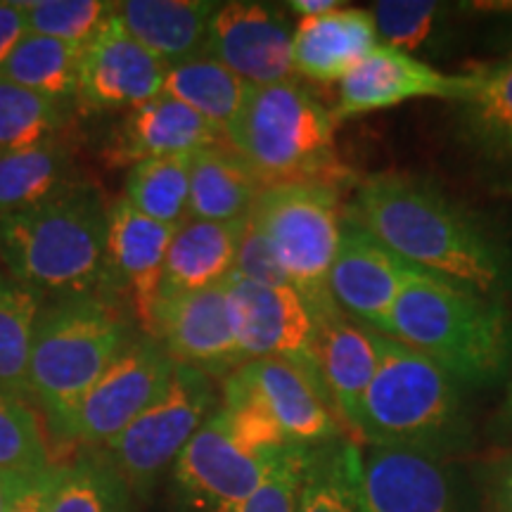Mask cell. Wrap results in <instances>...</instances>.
I'll use <instances>...</instances> for the list:
<instances>
[{"label":"cell","mask_w":512,"mask_h":512,"mask_svg":"<svg viewBox=\"0 0 512 512\" xmlns=\"http://www.w3.org/2000/svg\"><path fill=\"white\" fill-rule=\"evenodd\" d=\"M344 216L420 271L491 302L503 304L512 294L508 242L477 211L427 178H361Z\"/></svg>","instance_id":"cell-1"},{"label":"cell","mask_w":512,"mask_h":512,"mask_svg":"<svg viewBox=\"0 0 512 512\" xmlns=\"http://www.w3.org/2000/svg\"><path fill=\"white\" fill-rule=\"evenodd\" d=\"M380 361L358 408L356 439L456 460L475 448L467 389L408 344L377 335Z\"/></svg>","instance_id":"cell-2"},{"label":"cell","mask_w":512,"mask_h":512,"mask_svg":"<svg viewBox=\"0 0 512 512\" xmlns=\"http://www.w3.org/2000/svg\"><path fill=\"white\" fill-rule=\"evenodd\" d=\"M107 211L93 183L76 181L3 216L0 259L10 278L43 299L107 294Z\"/></svg>","instance_id":"cell-3"},{"label":"cell","mask_w":512,"mask_h":512,"mask_svg":"<svg viewBox=\"0 0 512 512\" xmlns=\"http://www.w3.org/2000/svg\"><path fill=\"white\" fill-rule=\"evenodd\" d=\"M387 337L430 356L465 389L494 387L508 373L512 320L505 304L425 271L401 290Z\"/></svg>","instance_id":"cell-4"},{"label":"cell","mask_w":512,"mask_h":512,"mask_svg":"<svg viewBox=\"0 0 512 512\" xmlns=\"http://www.w3.org/2000/svg\"><path fill=\"white\" fill-rule=\"evenodd\" d=\"M337 121L297 81L256 86L228 131V143L245 159L261 188L328 185L342 192L361 181L335 150Z\"/></svg>","instance_id":"cell-5"},{"label":"cell","mask_w":512,"mask_h":512,"mask_svg":"<svg viewBox=\"0 0 512 512\" xmlns=\"http://www.w3.org/2000/svg\"><path fill=\"white\" fill-rule=\"evenodd\" d=\"M133 342L131 320L107 294L55 299L36 320L31 347V399L50 430L69 439L72 420L93 384Z\"/></svg>","instance_id":"cell-6"},{"label":"cell","mask_w":512,"mask_h":512,"mask_svg":"<svg viewBox=\"0 0 512 512\" xmlns=\"http://www.w3.org/2000/svg\"><path fill=\"white\" fill-rule=\"evenodd\" d=\"M249 221L271 245L313 318L335 311L328 280L342 238V192L328 185L266 188L254 202Z\"/></svg>","instance_id":"cell-7"},{"label":"cell","mask_w":512,"mask_h":512,"mask_svg":"<svg viewBox=\"0 0 512 512\" xmlns=\"http://www.w3.org/2000/svg\"><path fill=\"white\" fill-rule=\"evenodd\" d=\"M219 408L214 380L176 363L164 394L105 446V460L128 489L147 491Z\"/></svg>","instance_id":"cell-8"},{"label":"cell","mask_w":512,"mask_h":512,"mask_svg":"<svg viewBox=\"0 0 512 512\" xmlns=\"http://www.w3.org/2000/svg\"><path fill=\"white\" fill-rule=\"evenodd\" d=\"M361 512H475V491L456 460L361 444L356 472Z\"/></svg>","instance_id":"cell-9"},{"label":"cell","mask_w":512,"mask_h":512,"mask_svg":"<svg viewBox=\"0 0 512 512\" xmlns=\"http://www.w3.org/2000/svg\"><path fill=\"white\" fill-rule=\"evenodd\" d=\"M283 451H252L214 413L176 458L178 503L185 512H238Z\"/></svg>","instance_id":"cell-10"},{"label":"cell","mask_w":512,"mask_h":512,"mask_svg":"<svg viewBox=\"0 0 512 512\" xmlns=\"http://www.w3.org/2000/svg\"><path fill=\"white\" fill-rule=\"evenodd\" d=\"M176 361L152 337L133 339L81 401L69 439L107 446L155 403L174 377Z\"/></svg>","instance_id":"cell-11"},{"label":"cell","mask_w":512,"mask_h":512,"mask_svg":"<svg viewBox=\"0 0 512 512\" xmlns=\"http://www.w3.org/2000/svg\"><path fill=\"white\" fill-rule=\"evenodd\" d=\"M147 337L181 366L226 380L245 366L226 283L209 290L157 297Z\"/></svg>","instance_id":"cell-12"},{"label":"cell","mask_w":512,"mask_h":512,"mask_svg":"<svg viewBox=\"0 0 512 512\" xmlns=\"http://www.w3.org/2000/svg\"><path fill=\"white\" fill-rule=\"evenodd\" d=\"M294 27L271 3H219L204 55L219 60L249 86L294 81Z\"/></svg>","instance_id":"cell-13"},{"label":"cell","mask_w":512,"mask_h":512,"mask_svg":"<svg viewBox=\"0 0 512 512\" xmlns=\"http://www.w3.org/2000/svg\"><path fill=\"white\" fill-rule=\"evenodd\" d=\"M420 268L408 264L368 230L344 216L342 238L330 268V297L344 316L387 335L389 313Z\"/></svg>","instance_id":"cell-14"},{"label":"cell","mask_w":512,"mask_h":512,"mask_svg":"<svg viewBox=\"0 0 512 512\" xmlns=\"http://www.w3.org/2000/svg\"><path fill=\"white\" fill-rule=\"evenodd\" d=\"M226 290L235 335L247 363L256 358H287L318 368L316 318L292 285H256L233 273L226 280Z\"/></svg>","instance_id":"cell-15"},{"label":"cell","mask_w":512,"mask_h":512,"mask_svg":"<svg viewBox=\"0 0 512 512\" xmlns=\"http://www.w3.org/2000/svg\"><path fill=\"white\" fill-rule=\"evenodd\" d=\"M472 74H446L401 50L377 46L339 81L332 117L342 121L392 110L408 100L439 98L456 102L470 91Z\"/></svg>","instance_id":"cell-16"},{"label":"cell","mask_w":512,"mask_h":512,"mask_svg":"<svg viewBox=\"0 0 512 512\" xmlns=\"http://www.w3.org/2000/svg\"><path fill=\"white\" fill-rule=\"evenodd\" d=\"M166 67L114 15L81 50L76 100L88 112H128L162 95Z\"/></svg>","instance_id":"cell-17"},{"label":"cell","mask_w":512,"mask_h":512,"mask_svg":"<svg viewBox=\"0 0 512 512\" xmlns=\"http://www.w3.org/2000/svg\"><path fill=\"white\" fill-rule=\"evenodd\" d=\"M240 375L292 444L320 446L349 439L318 368L287 358H256L240 368Z\"/></svg>","instance_id":"cell-18"},{"label":"cell","mask_w":512,"mask_h":512,"mask_svg":"<svg viewBox=\"0 0 512 512\" xmlns=\"http://www.w3.org/2000/svg\"><path fill=\"white\" fill-rule=\"evenodd\" d=\"M178 226L152 221L124 200L107 211V294L126 297L133 318L150 332L166 252Z\"/></svg>","instance_id":"cell-19"},{"label":"cell","mask_w":512,"mask_h":512,"mask_svg":"<svg viewBox=\"0 0 512 512\" xmlns=\"http://www.w3.org/2000/svg\"><path fill=\"white\" fill-rule=\"evenodd\" d=\"M226 143L228 133L223 128L162 93L124 114L107 143L105 157L110 164H138L145 159L195 155Z\"/></svg>","instance_id":"cell-20"},{"label":"cell","mask_w":512,"mask_h":512,"mask_svg":"<svg viewBox=\"0 0 512 512\" xmlns=\"http://www.w3.org/2000/svg\"><path fill=\"white\" fill-rule=\"evenodd\" d=\"M470 74V91L451 102L460 143L486 169L512 178V55Z\"/></svg>","instance_id":"cell-21"},{"label":"cell","mask_w":512,"mask_h":512,"mask_svg":"<svg viewBox=\"0 0 512 512\" xmlns=\"http://www.w3.org/2000/svg\"><path fill=\"white\" fill-rule=\"evenodd\" d=\"M316 332L320 377L349 439L358 441V408L380 361V347H377L380 332L356 323L339 309L316 318Z\"/></svg>","instance_id":"cell-22"},{"label":"cell","mask_w":512,"mask_h":512,"mask_svg":"<svg viewBox=\"0 0 512 512\" xmlns=\"http://www.w3.org/2000/svg\"><path fill=\"white\" fill-rule=\"evenodd\" d=\"M377 46L370 10L339 8L302 17L294 27V72L316 83L342 81Z\"/></svg>","instance_id":"cell-23"},{"label":"cell","mask_w":512,"mask_h":512,"mask_svg":"<svg viewBox=\"0 0 512 512\" xmlns=\"http://www.w3.org/2000/svg\"><path fill=\"white\" fill-rule=\"evenodd\" d=\"M247 219L216 223L185 219L166 252L159 297L219 287L235 271Z\"/></svg>","instance_id":"cell-24"},{"label":"cell","mask_w":512,"mask_h":512,"mask_svg":"<svg viewBox=\"0 0 512 512\" xmlns=\"http://www.w3.org/2000/svg\"><path fill=\"white\" fill-rule=\"evenodd\" d=\"M219 3L207 0H126L117 3L124 29L166 69L204 55Z\"/></svg>","instance_id":"cell-25"},{"label":"cell","mask_w":512,"mask_h":512,"mask_svg":"<svg viewBox=\"0 0 512 512\" xmlns=\"http://www.w3.org/2000/svg\"><path fill=\"white\" fill-rule=\"evenodd\" d=\"M261 192V183L230 143L192 155L190 219L216 223L247 219Z\"/></svg>","instance_id":"cell-26"},{"label":"cell","mask_w":512,"mask_h":512,"mask_svg":"<svg viewBox=\"0 0 512 512\" xmlns=\"http://www.w3.org/2000/svg\"><path fill=\"white\" fill-rule=\"evenodd\" d=\"M252 88L219 60L200 55L166 69L162 93L188 105L228 133L240 117Z\"/></svg>","instance_id":"cell-27"},{"label":"cell","mask_w":512,"mask_h":512,"mask_svg":"<svg viewBox=\"0 0 512 512\" xmlns=\"http://www.w3.org/2000/svg\"><path fill=\"white\" fill-rule=\"evenodd\" d=\"M72 183V155L57 138L0 155V219L34 207Z\"/></svg>","instance_id":"cell-28"},{"label":"cell","mask_w":512,"mask_h":512,"mask_svg":"<svg viewBox=\"0 0 512 512\" xmlns=\"http://www.w3.org/2000/svg\"><path fill=\"white\" fill-rule=\"evenodd\" d=\"M81 50L83 46L29 31L3 62L0 79L43 98L57 102L72 100L79 93Z\"/></svg>","instance_id":"cell-29"},{"label":"cell","mask_w":512,"mask_h":512,"mask_svg":"<svg viewBox=\"0 0 512 512\" xmlns=\"http://www.w3.org/2000/svg\"><path fill=\"white\" fill-rule=\"evenodd\" d=\"M43 297L10 275L0 273V389L27 403L29 363Z\"/></svg>","instance_id":"cell-30"},{"label":"cell","mask_w":512,"mask_h":512,"mask_svg":"<svg viewBox=\"0 0 512 512\" xmlns=\"http://www.w3.org/2000/svg\"><path fill=\"white\" fill-rule=\"evenodd\" d=\"M358 456L361 444L347 437L311 446L297 512H361L356 494Z\"/></svg>","instance_id":"cell-31"},{"label":"cell","mask_w":512,"mask_h":512,"mask_svg":"<svg viewBox=\"0 0 512 512\" xmlns=\"http://www.w3.org/2000/svg\"><path fill=\"white\" fill-rule=\"evenodd\" d=\"M192 155L145 159L131 166L124 185V200L147 219L181 226L190 214Z\"/></svg>","instance_id":"cell-32"},{"label":"cell","mask_w":512,"mask_h":512,"mask_svg":"<svg viewBox=\"0 0 512 512\" xmlns=\"http://www.w3.org/2000/svg\"><path fill=\"white\" fill-rule=\"evenodd\" d=\"M50 512H128V486L105 458L55 467Z\"/></svg>","instance_id":"cell-33"},{"label":"cell","mask_w":512,"mask_h":512,"mask_svg":"<svg viewBox=\"0 0 512 512\" xmlns=\"http://www.w3.org/2000/svg\"><path fill=\"white\" fill-rule=\"evenodd\" d=\"M453 10L456 5L434 0H380L373 3L370 15L380 46L418 57L430 46H437Z\"/></svg>","instance_id":"cell-34"},{"label":"cell","mask_w":512,"mask_h":512,"mask_svg":"<svg viewBox=\"0 0 512 512\" xmlns=\"http://www.w3.org/2000/svg\"><path fill=\"white\" fill-rule=\"evenodd\" d=\"M62 124L64 102L0 79V155L46 143Z\"/></svg>","instance_id":"cell-35"},{"label":"cell","mask_w":512,"mask_h":512,"mask_svg":"<svg viewBox=\"0 0 512 512\" xmlns=\"http://www.w3.org/2000/svg\"><path fill=\"white\" fill-rule=\"evenodd\" d=\"M50 467L53 465L38 418L27 403L0 389V472L34 477Z\"/></svg>","instance_id":"cell-36"},{"label":"cell","mask_w":512,"mask_h":512,"mask_svg":"<svg viewBox=\"0 0 512 512\" xmlns=\"http://www.w3.org/2000/svg\"><path fill=\"white\" fill-rule=\"evenodd\" d=\"M31 34L86 46L102 24L117 10V3L100 0H36L22 3Z\"/></svg>","instance_id":"cell-37"},{"label":"cell","mask_w":512,"mask_h":512,"mask_svg":"<svg viewBox=\"0 0 512 512\" xmlns=\"http://www.w3.org/2000/svg\"><path fill=\"white\" fill-rule=\"evenodd\" d=\"M311 446L290 444L275 463L259 489L240 505L238 512H297V498L309 460Z\"/></svg>","instance_id":"cell-38"},{"label":"cell","mask_w":512,"mask_h":512,"mask_svg":"<svg viewBox=\"0 0 512 512\" xmlns=\"http://www.w3.org/2000/svg\"><path fill=\"white\" fill-rule=\"evenodd\" d=\"M233 273L245 280H252L256 285H266V287L290 285L285 271L280 268L278 259H275L271 245H268L264 235L254 228L252 221L247 223L245 235H242L240 240L238 259H235Z\"/></svg>","instance_id":"cell-39"},{"label":"cell","mask_w":512,"mask_h":512,"mask_svg":"<svg viewBox=\"0 0 512 512\" xmlns=\"http://www.w3.org/2000/svg\"><path fill=\"white\" fill-rule=\"evenodd\" d=\"M477 482L491 512H512V448H501L479 463Z\"/></svg>","instance_id":"cell-40"},{"label":"cell","mask_w":512,"mask_h":512,"mask_svg":"<svg viewBox=\"0 0 512 512\" xmlns=\"http://www.w3.org/2000/svg\"><path fill=\"white\" fill-rule=\"evenodd\" d=\"M55 467L34 477L12 479V494L5 512H50V496H53Z\"/></svg>","instance_id":"cell-41"},{"label":"cell","mask_w":512,"mask_h":512,"mask_svg":"<svg viewBox=\"0 0 512 512\" xmlns=\"http://www.w3.org/2000/svg\"><path fill=\"white\" fill-rule=\"evenodd\" d=\"M29 34L27 15L22 3H5L0 0V67L8 60L17 43Z\"/></svg>","instance_id":"cell-42"},{"label":"cell","mask_w":512,"mask_h":512,"mask_svg":"<svg viewBox=\"0 0 512 512\" xmlns=\"http://www.w3.org/2000/svg\"><path fill=\"white\" fill-rule=\"evenodd\" d=\"M491 439L501 448H512V354L508 363V373L503 380V399L498 403V411L489 422Z\"/></svg>","instance_id":"cell-43"},{"label":"cell","mask_w":512,"mask_h":512,"mask_svg":"<svg viewBox=\"0 0 512 512\" xmlns=\"http://www.w3.org/2000/svg\"><path fill=\"white\" fill-rule=\"evenodd\" d=\"M285 8L294 12V15L316 17V15H325V12L347 8V3H342V0H292V3H287Z\"/></svg>","instance_id":"cell-44"},{"label":"cell","mask_w":512,"mask_h":512,"mask_svg":"<svg viewBox=\"0 0 512 512\" xmlns=\"http://www.w3.org/2000/svg\"><path fill=\"white\" fill-rule=\"evenodd\" d=\"M12 479H15V475H3V472H0V512L8 510L10 494H12Z\"/></svg>","instance_id":"cell-45"},{"label":"cell","mask_w":512,"mask_h":512,"mask_svg":"<svg viewBox=\"0 0 512 512\" xmlns=\"http://www.w3.org/2000/svg\"><path fill=\"white\" fill-rule=\"evenodd\" d=\"M501 46L505 50V55H512V24H505L501 29Z\"/></svg>","instance_id":"cell-46"}]
</instances>
